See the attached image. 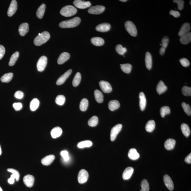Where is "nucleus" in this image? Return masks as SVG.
<instances>
[{
  "label": "nucleus",
  "mask_w": 191,
  "mask_h": 191,
  "mask_svg": "<svg viewBox=\"0 0 191 191\" xmlns=\"http://www.w3.org/2000/svg\"><path fill=\"white\" fill-rule=\"evenodd\" d=\"M50 37V34L48 31H43L41 34H39L38 36L35 38L34 41V44L36 46L42 45L47 42Z\"/></svg>",
  "instance_id": "1"
},
{
  "label": "nucleus",
  "mask_w": 191,
  "mask_h": 191,
  "mask_svg": "<svg viewBox=\"0 0 191 191\" xmlns=\"http://www.w3.org/2000/svg\"><path fill=\"white\" fill-rule=\"evenodd\" d=\"M80 18L76 17L67 21H62L59 24V26L62 28H70L76 27L80 23Z\"/></svg>",
  "instance_id": "2"
},
{
  "label": "nucleus",
  "mask_w": 191,
  "mask_h": 191,
  "mask_svg": "<svg viewBox=\"0 0 191 191\" xmlns=\"http://www.w3.org/2000/svg\"><path fill=\"white\" fill-rule=\"evenodd\" d=\"M77 13V9L76 8L72 6H66L61 9L60 14L65 17H69L74 15Z\"/></svg>",
  "instance_id": "3"
},
{
  "label": "nucleus",
  "mask_w": 191,
  "mask_h": 191,
  "mask_svg": "<svg viewBox=\"0 0 191 191\" xmlns=\"http://www.w3.org/2000/svg\"><path fill=\"white\" fill-rule=\"evenodd\" d=\"M125 27L126 30L131 36L134 37L137 35V29L135 25L132 22L130 21H126L125 24Z\"/></svg>",
  "instance_id": "4"
},
{
  "label": "nucleus",
  "mask_w": 191,
  "mask_h": 191,
  "mask_svg": "<svg viewBox=\"0 0 191 191\" xmlns=\"http://www.w3.org/2000/svg\"><path fill=\"white\" fill-rule=\"evenodd\" d=\"M47 58L45 56H42L40 58L36 65L38 71L41 72L44 70L47 65Z\"/></svg>",
  "instance_id": "5"
},
{
  "label": "nucleus",
  "mask_w": 191,
  "mask_h": 191,
  "mask_svg": "<svg viewBox=\"0 0 191 191\" xmlns=\"http://www.w3.org/2000/svg\"><path fill=\"white\" fill-rule=\"evenodd\" d=\"M89 178L88 173L85 170L82 169L80 171L78 179L79 183L83 184L87 181Z\"/></svg>",
  "instance_id": "6"
},
{
  "label": "nucleus",
  "mask_w": 191,
  "mask_h": 191,
  "mask_svg": "<svg viewBox=\"0 0 191 191\" xmlns=\"http://www.w3.org/2000/svg\"><path fill=\"white\" fill-rule=\"evenodd\" d=\"M122 126L121 124H118L115 126L111 129V140L114 141L115 140L118 134L122 130Z\"/></svg>",
  "instance_id": "7"
},
{
  "label": "nucleus",
  "mask_w": 191,
  "mask_h": 191,
  "mask_svg": "<svg viewBox=\"0 0 191 191\" xmlns=\"http://www.w3.org/2000/svg\"><path fill=\"white\" fill-rule=\"evenodd\" d=\"M105 9V7L102 6H92L88 10L90 14H99L102 13Z\"/></svg>",
  "instance_id": "8"
},
{
  "label": "nucleus",
  "mask_w": 191,
  "mask_h": 191,
  "mask_svg": "<svg viewBox=\"0 0 191 191\" xmlns=\"http://www.w3.org/2000/svg\"><path fill=\"white\" fill-rule=\"evenodd\" d=\"M73 4L76 7L80 9H84L90 7L91 3L90 1H85L81 0H76L73 2Z\"/></svg>",
  "instance_id": "9"
},
{
  "label": "nucleus",
  "mask_w": 191,
  "mask_h": 191,
  "mask_svg": "<svg viewBox=\"0 0 191 191\" xmlns=\"http://www.w3.org/2000/svg\"><path fill=\"white\" fill-rule=\"evenodd\" d=\"M99 85L103 92L104 93H110L112 90L111 85L105 81H101L99 83Z\"/></svg>",
  "instance_id": "10"
},
{
  "label": "nucleus",
  "mask_w": 191,
  "mask_h": 191,
  "mask_svg": "<svg viewBox=\"0 0 191 191\" xmlns=\"http://www.w3.org/2000/svg\"><path fill=\"white\" fill-rule=\"evenodd\" d=\"M17 1L15 0H13L11 1L10 4L9 6L8 11V15L9 17H11L13 15L17 10Z\"/></svg>",
  "instance_id": "11"
},
{
  "label": "nucleus",
  "mask_w": 191,
  "mask_h": 191,
  "mask_svg": "<svg viewBox=\"0 0 191 191\" xmlns=\"http://www.w3.org/2000/svg\"><path fill=\"white\" fill-rule=\"evenodd\" d=\"M111 28L110 24L108 23H103L98 25L96 27V30L101 32H106L110 30Z\"/></svg>",
  "instance_id": "12"
},
{
  "label": "nucleus",
  "mask_w": 191,
  "mask_h": 191,
  "mask_svg": "<svg viewBox=\"0 0 191 191\" xmlns=\"http://www.w3.org/2000/svg\"><path fill=\"white\" fill-rule=\"evenodd\" d=\"M72 72V70L70 69L67 72L65 73L64 74L61 76L56 81V84L58 85H61L64 84L68 77L70 75Z\"/></svg>",
  "instance_id": "13"
},
{
  "label": "nucleus",
  "mask_w": 191,
  "mask_h": 191,
  "mask_svg": "<svg viewBox=\"0 0 191 191\" xmlns=\"http://www.w3.org/2000/svg\"><path fill=\"white\" fill-rule=\"evenodd\" d=\"M24 183L28 187H32L34 185V176L28 174L23 178Z\"/></svg>",
  "instance_id": "14"
},
{
  "label": "nucleus",
  "mask_w": 191,
  "mask_h": 191,
  "mask_svg": "<svg viewBox=\"0 0 191 191\" xmlns=\"http://www.w3.org/2000/svg\"><path fill=\"white\" fill-rule=\"evenodd\" d=\"M164 181L165 185L170 190H173L174 184L171 177L167 174H166L164 177Z\"/></svg>",
  "instance_id": "15"
},
{
  "label": "nucleus",
  "mask_w": 191,
  "mask_h": 191,
  "mask_svg": "<svg viewBox=\"0 0 191 191\" xmlns=\"http://www.w3.org/2000/svg\"><path fill=\"white\" fill-rule=\"evenodd\" d=\"M134 171V169L133 168L131 167L127 168L123 173V179L125 180L129 179L132 177V174H133Z\"/></svg>",
  "instance_id": "16"
},
{
  "label": "nucleus",
  "mask_w": 191,
  "mask_h": 191,
  "mask_svg": "<svg viewBox=\"0 0 191 191\" xmlns=\"http://www.w3.org/2000/svg\"><path fill=\"white\" fill-rule=\"evenodd\" d=\"M190 30V24L188 23H184L182 25L180 31L178 33V36H181L183 35L187 34L189 32Z\"/></svg>",
  "instance_id": "17"
},
{
  "label": "nucleus",
  "mask_w": 191,
  "mask_h": 191,
  "mask_svg": "<svg viewBox=\"0 0 191 191\" xmlns=\"http://www.w3.org/2000/svg\"><path fill=\"white\" fill-rule=\"evenodd\" d=\"M139 106L141 110L143 111L145 109L146 104H147V100L145 94L143 92H141L139 94Z\"/></svg>",
  "instance_id": "18"
},
{
  "label": "nucleus",
  "mask_w": 191,
  "mask_h": 191,
  "mask_svg": "<svg viewBox=\"0 0 191 191\" xmlns=\"http://www.w3.org/2000/svg\"><path fill=\"white\" fill-rule=\"evenodd\" d=\"M29 31V25L27 23H23L20 25L19 31L20 34L22 36H24Z\"/></svg>",
  "instance_id": "19"
},
{
  "label": "nucleus",
  "mask_w": 191,
  "mask_h": 191,
  "mask_svg": "<svg viewBox=\"0 0 191 191\" xmlns=\"http://www.w3.org/2000/svg\"><path fill=\"white\" fill-rule=\"evenodd\" d=\"M70 57V55L69 53L67 52H63L60 55L57 60L58 64H64L67 61Z\"/></svg>",
  "instance_id": "20"
},
{
  "label": "nucleus",
  "mask_w": 191,
  "mask_h": 191,
  "mask_svg": "<svg viewBox=\"0 0 191 191\" xmlns=\"http://www.w3.org/2000/svg\"><path fill=\"white\" fill-rule=\"evenodd\" d=\"M145 64L146 67L150 70L152 66V57L150 52H147L145 56Z\"/></svg>",
  "instance_id": "21"
},
{
  "label": "nucleus",
  "mask_w": 191,
  "mask_h": 191,
  "mask_svg": "<svg viewBox=\"0 0 191 191\" xmlns=\"http://www.w3.org/2000/svg\"><path fill=\"white\" fill-rule=\"evenodd\" d=\"M176 141L174 139H167L164 143V147L168 150L173 149L175 147Z\"/></svg>",
  "instance_id": "22"
},
{
  "label": "nucleus",
  "mask_w": 191,
  "mask_h": 191,
  "mask_svg": "<svg viewBox=\"0 0 191 191\" xmlns=\"http://www.w3.org/2000/svg\"><path fill=\"white\" fill-rule=\"evenodd\" d=\"M55 159V156L53 155H50L46 156L41 160V162L43 165L48 166L52 163Z\"/></svg>",
  "instance_id": "23"
},
{
  "label": "nucleus",
  "mask_w": 191,
  "mask_h": 191,
  "mask_svg": "<svg viewBox=\"0 0 191 191\" xmlns=\"http://www.w3.org/2000/svg\"><path fill=\"white\" fill-rule=\"evenodd\" d=\"M62 129L59 127H56L53 128L51 132V137L53 139H56L60 137L62 134Z\"/></svg>",
  "instance_id": "24"
},
{
  "label": "nucleus",
  "mask_w": 191,
  "mask_h": 191,
  "mask_svg": "<svg viewBox=\"0 0 191 191\" xmlns=\"http://www.w3.org/2000/svg\"><path fill=\"white\" fill-rule=\"evenodd\" d=\"M191 41V33L189 32L181 36L180 41L183 44L186 45L190 43Z\"/></svg>",
  "instance_id": "25"
},
{
  "label": "nucleus",
  "mask_w": 191,
  "mask_h": 191,
  "mask_svg": "<svg viewBox=\"0 0 191 191\" xmlns=\"http://www.w3.org/2000/svg\"><path fill=\"white\" fill-rule=\"evenodd\" d=\"M128 157L129 158L132 159V160H135L139 158L140 155H139V154L137 152L136 149L132 148L129 151Z\"/></svg>",
  "instance_id": "26"
},
{
  "label": "nucleus",
  "mask_w": 191,
  "mask_h": 191,
  "mask_svg": "<svg viewBox=\"0 0 191 191\" xmlns=\"http://www.w3.org/2000/svg\"><path fill=\"white\" fill-rule=\"evenodd\" d=\"M167 87L162 81H160L158 84L157 87V91L158 94H160L165 92L167 90Z\"/></svg>",
  "instance_id": "27"
},
{
  "label": "nucleus",
  "mask_w": 191,
  "mask_h": 191,
  "mask_svg": "<svg viewBox=\"0 0 191 191\" xmlns=\"http://www.w3.org/2000/svg\"><path fill=\"white\" fill-rule=\"evenodd\" d=\"M120 106V104L118 101L116 100H112L109 103V108L111 111H114L118 109Z\"/></svg>",
  "instance_id": "28"
},
{
  "label": "nucleus",
  "mask_w": 191,
  "mask_h": 191,
  "mask_svg": "<svg viewBox=\"0 0 191 191\" xmlns=\"http://www.w3.org/2000/svg\"><path fill=\"white\" fill-rule=\"evenodd\" d=\"M46 8L45 5L43 4L38 8L36 12V16L39 19H42L44 16Z\"/></svg>",
  "instance_id": "29"
},
{
  "label": "nucleus",
  "mask_w": 191,
  "mask_h": 191,
  "mask_svg": "<svg viewBox=\"0 0 191 191\" xmlns=\"http://www.w3.org/2000/svg\"><path fill=\"white\" fill-rule=\"evenodd\" d=\"M91 42L94 45L96 46H101L103 45L104 41L102 38L98 37L92 38L91 39Z\"/></svg>",
  "instance_id": "30"
},
{
  "label": "nucleus",
  "mask_w": 191,
  "mask_h": 191,
  "mask_svg": "<svg viewBox=\"0 0 191 191\" xmlns=\"http://www.w3.org/2000/svg\"><path fill=\"white\" fill-rule=\"evenodd\" d=\"M155 127V123L153 120H149L146 126V129L147 132H151L154 131Z\"/></svg>",
  "instance_id": "31"
},
{
  "label": "nucleus",
  "mask_w": 191,
  "mask_h": 191,
  "mask_svg": "<svg viewBox=\"0 0 191 191\" xmlns=\"http://www.w3.org/2000/svg\"><path fill=\"white\" fill-rule=\"evenodd\" d=\"M181 129L182 131L183 134L186 137H188L190 134V130L187 124L183 123L181 126Z\"/></svg>",
  "instance_id": "32"
},
{
  "label": "nucleus",
  "mask_w": 191,
  "mask_h": 191,
  "mask_svg": "<svg viewBox=\"0 0 191 191\" xmlns=\"http://www.w3.org/2000/svg\"><path fill=\"white\" fill-rule=\"evenodd\" d=\"M92 142L90 140L81 141L78 144V147L79 148H88L92 145Z\"/></svg>",
  "instance_id": "33"
},
{
  "label": "nucleus",
  "mask_w": 191,
  "mask_h": 191,
  "mask_svg": "<svg viewBox=\"0 0 191 191\" xmlns=\"http://www.w3.org/2000/svg\"><path fill=\"white\" fill-rule=\"evenodd\" d=\"M94 95L95 99L98 103H101L103 102L104 96L100 91L96 90L94 91Z\"/></svg>",
  "instance_id": "34"
},
{
  "label": "nucleus",
  "mask_w": 191,
  "mask_h": 191,
  "mask_svg": "<svg viewBox=\"0 0 191 191\" xmlns=\"http://www.w3.org/2000/svg\"><path fill=\"white\" fill-rule=\"evenodd\" d=\"M13 77L12 73H9L5 74L1 76V80L3 83H9Z\"/></svg>",
  "instance_id": "35"
},
{
  "label": "nucleus",
  "mask_w": 191,
  "mask_h": 191,
  "mask_svg": "<svg viewBox=\"0 0 191 191\" xmlns=\"http://www.w3.org/2000/svg\"><path fill=\"white\" fill-rule=\"evenodd\" d=\"M39 101L38 99L35 98L33 99L30 104L31 110L32 111H36L39 107Z\"/></svg>",
  "instance_id": "36"
},
{
  "label": "nucleus",
  "mask_w": 191,
  "mask_h": 191,
  "mask_svg": "<svg viewBox=\"0 0 191 191\" xmlns=\"http://www.w3.org/2000/svg\"><path fill=\"white\" fill-rule=\"evenodd\" d=\"M19 53L18 51L15 52L11 56L10 59L9 65L10 66H14L19 57Z\"/></svg>",
  "instance_id": "37"
},
{
  "label": "nucleus",
  "mask_w": 191,
  "mask_h": 191,
  "mask_svg": "<svg viewBox=\"0 0 191 191\" xmlns=\"http://www.w3.org/2000/svg\"><path fill=\"white\" fill-rule=\"evenodd\" d=\"M88 105V100L87 99L84 98L81 101L80 104V109L81 111L84 112L87 109Z\"/></svg>",
  "instance_id": "38"
},
{
  "label": "nucleus",
  "mask_w": 191,
  "mask_h": 191,
  "mask_svg": "<svg viewBox=\"0 0 191 191\" xmlns=\"http://www.w3.org/2000/svg\"><path fill=\"white\" fill-rule=\"evenodd\" d=\"M120 66L121 69L126 73H129L132 71V65L130 64H120Z\"/></svg>",
  "instance_id": "39"
},
{
  "label": "nucleus",
  "mask_w": 191,
  "mask_h": 191,
  "mask_svg": "<svg viewBox=\"0 0 191 191\" xmlns=\"http://www.w3.org/2000/svg\"><path fill=\"white\" fill-rule=\"evenodd\" d=\"M81 78V75L80 73L79 72L76 73L73 80V85L74 87H76L78 85L80 82Z\"/></svg>",
  "instance_id": "40"
},
{
  "label": "nucleus",
  "mask_w": 191,
  "mask_h": 191,
  "mask_svg": "<svg viewBox=\"0 0 191 191\" xmlns=\"http://www.w3.org/2000/svg\"><path fill=\"white\" fill-rule=\"evenodd\" d=\"M171 112L170 107L168 106H163L160 109V115L161 117L164 118L167 114H170Z\"/></svg>",
  "instance_id": "41"
},
{
  "label": "nucleus",
  "mask_w": 191,
  "mask_h": 191,
  "mask_svg": "<svg viewBox=\"0 0 191 191\" xmlns=\"http://www.w3.org/2000/svg\"><path fill=\"white\" fill-rule=\"evenodd\" d=\"M99 122V119L97 116H94L89 120L88 125L91 127H94L97 125Z\"/></svg>",
  "instance_id": "42"
},
{
  "label": "nucleus",
  "mask_w": 191,
  "mask_h": 191,
  "mask_svg": "<svg viewBox=\"0 0 191 191\" xmlns=\"http://www.w3.org/2000/svg\"><path fill=\"white\" fill-rule=\"evenodd\" d=\"M141 189L140 191H149V186L148 181L146 179H143L141 183Z\"/></svg>",
  "instance_id": "43"
},
{
  "label": "nucleus",
  "mask_w": 191,
  "mask_h": 191,
  "mask_svg": "<svg viewBox=\"0 0 191 191\" xmlns=\"http://www.w3.org/2000/svg\"><path fill=\"white\" fill-rule=\"evenodd\" d=\"M66 99L63 95H59L57 96L55 99L56 104L59 106L64 105Z\"/></svg>",
  "instance_id": "44"
},
{
  "label": "nucleus",
  "mask_w": 191,
  "mask_h": 191,
  "mask_svg": "<svg viewBox=\"0 0 191 191\" xmlns=\"http://www.w3.org/2000/svg\"><path fill=\"white\" fill-rule=\"evenodd\" d=\"M115 50L118 54L122 55H124L127 51V48L123 47L120 44H118L116 46Z\"/></svg>",
  "instance_id": "45"
},
{
  "label": "nucleus",
  "mask_w": 191,
  "mask_h": 191,
  "mask_svg": "<svg viewBox=\"0 0 191 191\" xmlns=\"http://www.w3.org/2000/svg\"><path fill=\"white\" fill-rule=\"evenodd\" d=\"M182 106L186 114L189 116H191V109L190 106L185 102L182 103Z\"/></svg>",
  "instance_id": "46"
},
{
  "label": "nucleus",
  "mask_w": 191,
  "mask_h": 191,
  "mask_svg": "<svg viewBox=\"0 0 191 191\" xmlns=\"http://www.w3.org/2000/svg\"><path fill=\"white\" fill-rule=\"evenodd\" d=\"M183 94L185 96H191V88L187 86H184L182 89Z\"/></svg>",
  "instance_id": "47"
},
{
  "label": "nucleus",
  "mask_w": 191,
  "mask_h": 191,
  "mask_svg": "<svg viewBox=\"0 0 191 191\" xmlns=\"http://www.w3.org/2000/svg\"><path fill=\"white\" fill-rule=\"evenodd\" d=\"M7 171L8 172L11 173L15 176L17 181H19L20 176V174L17 170L9 168L7 169Z\"/></svg>",
  "instance_id": "48"
},
{
  "label": "nucleus",
  "mask_w": 191,
  "mask_h": 191,
  "mask_svg": "<svg viewBox=\"0 0 191 191\" xmlns=\"http://www.w3.org/2000/svg\"><path fill=\"white\" fill-rule=\"evenodd\" d=\"M169 41V38L167 36H164L162 41V47L166 49L168 45Z\"/></svg>",
  "instance_id": "49"
},
{
  "label": "nucleus",
  "mask_w": 191,
  "mask_h": 191,
  "mask_svg": "<svg viewBox=\"0 0 191 191\" xmlns=\"http://www.w3.org/2000/svg\"><path fill=\"white\" fill-rule=\"evenodd\" d=\"M174 3H176L178 6V9L179 10H182L184 8V1L182 0H174Z\"/></svg>",
  "instance_id": "50"
},
{
  "label": "nucleus",
  "mask_w": 191,
  "mask_h": 191,
  "mask_svg": "<svg viewBox=\"0 0 191 191\" xmlns=\"http://www.w3.org/2000/svg\"><path fill=\"white\" fill-rule=\"evenodd\" d=\"M61 155L63 157V159L65 162H68L69 159V153L67 151L63 150L61 153Z\"/></svg>",
  "instance_id": "51"
},
{
  "label": "nucleus",
  "mask_w": 191,
  "mask_h": 191,
  "mask_svg": "<svg viewBox=\"0 0 191 191\" xmlns=\"http://www.w3.org/2000/svg\"><path fill=\"white\" fill-rule=\"evenodd\" d=\"M180 62L182 65L184 67H187L190 65V63L188 60L185 58H182L180 59Z\"/></svg>",
  "instance_id": "52"
},
{
  "label": "nucleus",
  "mask_w": 191,
  "mask_h": 191,
  "mask_svg": "<svg viewBox=\"0 0 191 191\" xmlns=\"http://www.w3.org/2000/svg\"><path fill=\"white\" fill-rule=\"evenodd\" d=\"M13 106L15 110L16 111L20 110L22 108V104L20 102L15 103L13 104Z\"/></svg>",
  "instance_id": "53"
},
{
  "label": "nucleus",
  "mask_w": 191,
  "mask_h": 191,
  "mask_svg": "<svg viewBox=\"0 0 191 191\" xmlns=\"http://www.w3.org/2000/svg\"><path fill=\"white\" fill-rule=\"evenodd\" d=\"M14 96L16 99H21L24 97V94L22 91H18L15 93Z\"/></svg>",
  "instance_id": "54"
},
{
  "label": "nucleus",
  "mask_w": 191,
  "mask_h": 191,
  "mask_svg": "<svg viewBox=\"0 0 191 191\" xmlns=\"http://www.w3.org/2000/svg\"><path fill=\"white\" fill-rule=\"evenodd\" d=\"M170 14L176 18L180 16V13L178 11L174 10H171L170 12Z\"/></svg>",
  "instance_id": "55"
},
{
  "label": "nucleus",
  "mask_w": 191,
  "mask_h": 191,
  "mask_svg": "<svg viewBox=\"0 0 191 191\" xmlns=\"http://www.w3.org/2000/svg\"><path fill=\"white\" fill-rule=\"evenodd\" d=\"M6 50L4 46L0 45V60L4 56Z\"/></svg>",
  "instance_id": "56"
},
{
  "label": "nucleus",
  "mask_w": 191,
  "mask_h": 191,
  "mask_svg": "<svg viewBox=\"0 0 191 191\" xmlns=\"http://www.w3.org/2000/svg\"><path fill=\"white\" fill-rule=\"evenodd\" d=\"M15 179H16L15 177L12 174L11 176L8 179V182L10 184H14L15 182Z\"/></svg>",
  "instance_id": "57"
},
{
  "label": "nucleus",
  "mask_w": 191,
  "mask_h": 191,
  "mask_svg": "<svg viewBox=\"0 0 191 191\" xmlns=\"http://www.w3.org/2000/svg\"><path fill=\"white\" fill-rule=\"evenodd\" d=\"M185 162L188 164H190L191 163V153L190 154H189L188 156H187V157L185 158Z\"/></svg>",
  "instance_id": "58"
},
{
  "label": "nucleus",
  "mask_w": 191,
  "mask_h": 191,
  "mask_svg": "<svg viewBox=\"0 0 191 191\" xmlns=\"http://www.w3.org/2000/svg\"><path fill=\"white\" fill-rule=\"evenodd\" d=\"M165 49L162 47H161L160 49V54L161 56L163 55L165 53Z\"/></svg>",
  "instance_id": "59"
},
{
  "label": "nucleus",
  "mask_w": 191,
  "mask_h": 191,
  "mask_svg": "<svg viewBox=\"0 0 191 191\" xmlns=\"http://www.w3.org/2000/svg\"><path fill=\"white\" fill-rule=\"evenodd\" d=\"M2 153V151H1V145H0V155H1Z\"/></svg>",
  "instance_id": "60"
},
{
  "label": "nucleus",
  "mask_w": 191,
  "mask_h": 191,
  "mask_svg": "<svg viewBox=\"0 0 191 191\" xmlns=\"http://www.w3.org/2000/svg\"><path fill=\"white\" fill-rule=\"evenodd\" d=\"M120 1H122V2H126L127 1V0H120Z\"/></svg>",
  "instance_id": "61"
},
{
  "label": "nucleus",
  "mask_w": 191,
  "mask_h": 191,
  "mask_svg": "<svg viewBox=\"0 0 191 191\" xmlns=\"http://www.w3.org/2000/svg\"><path fill=\"white\" fill-rule=\"evenodd\" d=\"M0 191H3L1 187H0Z\"/></svg>",
  "instance_id": "62"
},
{
  "label": "nucleus",
  "mask_w": 191,
  "mask_h": 191,
  "mask_svg": "<svg viewBox=\"0 0 191 191\" xmlns=\"http://www.w3.org/2000/svg\"><path fill=\"white\" fill-rule=\"evenodd\" d=\"M191 1H190V6H191Z\"/></svg>",
  "instance_id": "63"
},
{
  "label": "nucleus",
  "mask_w": 191,
  "mask_h": 191,
  "mask_svg": "<svg viewBox=\"0 0 191 191\" xmlns=\"http://www.w3.org/2000/svg\"><path fill=\"white\" fill-rule=\"evenodd\" d=\"M160 46H162V44H160Z\"/></svg>",
  "instance_id": "64"
}]
</instances>
